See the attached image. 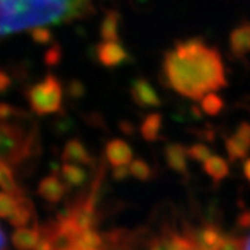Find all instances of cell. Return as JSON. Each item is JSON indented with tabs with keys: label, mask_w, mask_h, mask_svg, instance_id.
Masks as SVG:
<instances>
[{
	"label": "cell",
	"mask_w": 250,
	"mask_h": 250,
	"mask_svg": "<svg viewBox=\"0 0 250 250\" xmlns=\"http://www.w3.org/2000/svg\"><path fill=\"white\" fill-rule=\"evenodd\" d=\"M161 126H163L161 114H159V113H150V114L145 116V118L142 120L141 126H139V131H141V135H142V138L145 141L154 142L160 136Z\"/></svg>",
	"instance_id": "cell-19"
},
{
	"label": "cell",
	"mask_w": 250,
	"mask_h": 250,
	"mask_svg": "<svg viewBox=\"0 0 250 250\" xmlns=\"http://www.w3.org/2000/svg\"><path fill=\"white\" fill-rule=\"evenodd\" d=\"M236 227L239 229H250V208L242 211L236 218Z\"/></svg>",
	"instance_id": "cell-32"
},
{
	"label": "cell",
	"mask_w": 250,
	"mask_h": 250,
	"mask_svg": "<svg viewBox=\"0 0 250 250\" xmlns=\"http://www.w3.org/2000/svg\"><path fill=\"white\" fill-rule=\"evenodd\" d=\"M187 153L190 160L197 161V163H205L211 156L210 147L205 143H195V145L189 146L187 147Z\"/></svg>",
	"instance_id": "cell-24"
},
{
	"label": "cell",
	"mask_w": 250,
	"mask_h": 250,
	"mask_svg": "<svg viewBox=\"0 0 250 250\" xmlns=\"http://www.w3.org/2000/svg\"><path fill=\"white\" fill-rule=\"evenodd\" d=\"M62 60V49L59 45H53L45 54V62L47 65H56Z\"/></svg>",
	"instance_id": "cell-29"
},
{
	"label": "cell",
	"mask_w": 250,
	"mask_h": 250,
	"mask_svg": "<svg viewBox=\"0 0 250 250\" xmlns=\"http://www.w3.org/2000/svg\"><path fill=\"white\" fill-rule=\"evenodd\" d=\"M0 250H6V235L0 228Z\"/></svg>",
	"instance_id": "cell-37"
},
{
	"label": "cell",
	"mask_w": 250,
	"mask_h": 250,
	"mask_svg": "<svg viewBox=\"0 0 250 250\" xmlns=\"http://www.w3.org/2000/svg\"><path fill=\"white\" fill-rule=\"evenodd\" d=\"M39 238V223H35L32 228H16V231L11 235V243L17 250H34Z\"/></svg>",
	"instance_id": "cell-15"
},
{
	"label": "cell",
	"mask_w": 250,
	"mask_h": 250,
	"mask_svg": "<svg viewBox=\"0 0 250 250\" xmlns=\"http://www.w3.org/2000/svg\"><path fill=\"white\" fill-rule=\"evenodd\" d=\"M17 206V197L10 195L7 192H0V218H9L14 213Z\"/></svg>",
	"instance_id": "cell-23"
},
{
	"label": "cell",
	"mask_w": 250,
	"mask_h": 250,
	"mask_svg": "<svg viewBox=\"0 0 250 250\" xmlns=\"http://www.w3.org/2000/svg\"><path fill=\"white\" fill-rule=\"evenodd\" d=\"M164 157L167 166L177 174L184 177L188 175V153L187 147L181 143H170L164 149Z\"/></svg>",
	"instance_id": "cell-12"
},
{
	"label": "cell",
	"mask_w": 250,
	"mask_h": 250,
	"mask_svg": "<svg viewBox=\"0 0 250 250\" xmlns=\"http://www.w3.org/2000/svg\"><path fill=\"white\" fill-rule=\"evenodd\" d=\"M104 156L111 167L128 166L134 159V153H132L131 146L123 139H117V138L106 143Z\"/></svg>",
	"instance_id": "cell-10"
},
{
	"label": "cell",
	"mask_w": 250,
	"mask_h": 250,
	"mask_svg": "<svg viewBox=\"0 0 250 250\" xmlns=\"http://www.w3.org/2000/svg\"><path fill=\"white\" fill-rule=\"evenodd\" d=\"M120 22L121 14L117 10H108L100 25V38L103 41H120Z\"/></svg>",
	"instance_id": "cell-16"
},
{
	"label": "cell",
	"mask_w": 250,
	"mask_h": 250,
	"mask_svg": "<svg viewBox=\"0 0 250 250\" xmlns=\"http://www.w3.org/2000/svg\"><path fill=\"white\" fill-rule=\"evenodd\" d=\"M128 168H129V172L132 177L139 181H143V182L150 181L154 177V171L152 167L142 159H132Z\"/></svg>",
	"instance_id": "cell-21"
},
{
	"label": "cell",
	"mask_w": 250,
	"mask_h": 250,
	"mask_svg": "<svg viewBox=\"0 0 250 250\" xmlns=\"http://www.w3.org/2000/svg\"><path fill=\"white\" fill-rule=\"evenodd\" d=\"M243 174H245V178L250 182V159H246L243 163Z\"/></svg>",
	"instance_id": "cell-36"
},
{
	"label": "cell",
	"mask_w": 250,
	"mask_h": 250,
	"mask_svg": "<svg viewBox=\"0 0 250 250\" xmlns=\"http://www.w3.org/2000/svg\"><path fill=\"white\" fill-rule=\"evenodd\" d=\"M28 103L36 116H50L62 111V86L53 74H47L43 80L32 85L25 93Z\"/></svg>",
	"instance_id": "cell-4"
},
{
	"label": "cell",
	"mask_w": 250,
	"mask_h": 250,
	"mask_svg": "<svg viewBox=\"0 0 250 250\" xmlns=\"http://www.w3.org/2000/svg\"><path fill=\"white\" fill-rule=\"evenodd\" d=\"M187 235L200 250H217L223 239V229L215 224L205 223L196 229L187 232Z\"/></svg>",
	"instance_id": "cell-6"
},
{
	"label": "cell",
	"mask_w": 250,
	"mask_h": 250,
	"mask_svg": "<svg viewBox=\"0 0 250 250\" xmlns=\"http://www.w3.org/2000/svg\"><path fill=\"white\" fill-rule=\"evenodd\" d=\"M24 114V111L11 106L9 103H0V120H13Z\"/></svg>",
	"instance_id": "cell-28"
},
{
	"label": "cell",
	"mask_w": 250,
	"mask_h": 250,
	"mask_svg": "<svg viewBox=\"0 0 250 250\" xmlns=\"http://www.w3.org/2000/svg\"><path fill=\"white\" fill-rule=\"evenodd\" d=\"M11 86V77L6 71L0 70V95L6 93Z\"/></svg>",
	"instance_id": "cell-33"
},
{
	"label": "cell",
	"mask_w": 250,
	"mask_h": 250,
	"mask_svg": "<svg viewBox=\"0 0 250 250\" xmlns=\"http://www.w3.org/2000/svg\"><path fill=\"white\" fill-rule=\"evenodd\" d=\"M118 125H120V129H121L125 135H134L135 126L131 121H128V120H123V121H120V124Z\"/></svg>",
	"instance_id": "cell-35"
},
{
	"label": "cell",
	"mask_w": 250,
	"mask_h": 250,
	"mask_svg": "<svg viewBox=\"0 0 250 250\" xmlns=\"http://www.w3.org/2000/svg\"><path fill=\"white\" fill-rule=\"evenodd\" d=\"M206 174L213 179L214 184H220L229 174V166L225 159L220 156H210L205 161Z\"/></svg>",
	"instance_id": "cell-20"
},
{
	"label": "cell",
	"mask_w": 250,
	"mask_h": 250,
	"mask_svg": "<svg viewBox=\"0 0 250 250\" xmlns=\"http://www.w3.org/2000/svg\"><path fill=\"white\" fill-rule=\"evenodd\" d=\"M225 149L232 163L245 160L248 157L250 152V124L248 121H242L236 126L235 134L227 138Z\"/></svg>",
	"instance_id": "cell-5"
},
{
	"label": "cell",
	"mask_w": 250,
	"mask_h": 250,
	"mask_svg": "<svg viewBox=\"0 0 250 250\" xmlns=\"http://www.w3.org/2000/svg\"><path fill=\"white\" fill-rule=\"evenodd\" d=\"M147 249L149 250H171V231L167 229L164 232L154 236L153 239L147 242Z\"/></svg>",
	"instance_id": "cell-25"
},
{
	"label": "cell",
	"mask_w": 250,
	"mask_h": 250,
	"mask_svg": "<svg viewBox=\"0 0 250 250\" xmlns=\"http://www.w3.org/2000/svg\"><path fill=\"white\" fill-rule=\"evenodd\" d=\"M111 175H113V179H114V181L121 182V181L128 179V177L131 175V172H129V168H128L126 166H118V167H113Z\"/></svg>",
	"instance_id": "cell-30"
},
{
	"label": "cell",
	"mask_w": 250,
	"mask_h": 250,
	"mask_svg": "<svg viewBox=\"0 0 250 250\" xmlns=\"http://www.w3.org/2000/svg\"><path fill=\"white\" fill-rule=\"evenodd\" d=\"M67 190H68V187L62 182L59 174H56V172L41 179L38 189H36L38 195L42 199H45L50 205H57L59 202H62Z\"/></svg>",
	"instance_id": "cell-9"
},
{
	"label": "cell",
	"mask_w": 250,
	"mask_h": 250,
	"mask_svg": "<svg viewBox=\"0 0 250 250\" xmlns=\"http://www.w3.org/2000/svg\"><path fill=\"white\" fill-rule=\"evenodd\" d=\"M217 250H243V239L233 235L224 233Z\"/></svg>",
	"instance_id": "cell-27"
},
{
	"label": "cell",
	"mask_w": 250,
	"mask_h": 250,
	"mask_svg": "<svg viewBox=\"0 0 250 250\" xmlns=\"http://www.w3.org/2000/svg\"><path fill=\"white\" fill-rule=\"evenodd\" d=\"M163 74L171 89L192 100L227 86L221 54L197 38L177 42L166 52Z\"/></svg>",
	"instance_id": "cell-1"
},
{
	"label": "cell",
	"mask_w": 250,
	"mask_h": 250,
	"mask_svg": "<svg viewBox=\"0 0 250 250\" xmlns=\"http://www.w3.org/2000/svg\"><path fill=\"white\" fill-rule=\"evenodd\" d=\"M60 175L68 189L74 187H82L88 179L86 171L80 167L78 164H71V163L62 164L60 167Z\"/></svg>",
	"instance_id": "cell-17"
},
{
	"label": "cell",
	"mask_w": 250,
	"mask_h": 250,
	"mask_svg": "<svg viewBox=\"0 0 250 250\" xmlns=\"http://www.w3.org/2000/svg\"><path fill=\"white\" fill-rule=\"evenodd\" d=\"M29 32H31V36H32V41L35 43H39V45H47L53 39V32L47 27L34 28Z\"/></svg>",
	"instance_id": "cell-26"
},
{
	"label": "cell",
	"mask_w": 250,
	"mask_h": 250,
	"mask_svg": "<svg viewBox=\"0 0 250 250\" xmlns=\"http://www.w3.org/2000/svg\"><path fill=\"white\" fill-rule=\"evenodd\" d=\"M224 108V100L217 93H207L202 99V110L207 116H217Z\"/></svg>",
	"instance_id": "cell-22"
},
{
	"label": "cell",
	"mask_w": 250,
	"mask_h": 250,
	"mask_svg": "<svg viewBox=\"0 0 250 250\" xmlns=\"http://www.w3.org/2000/svg\"><path fill=\"white\" fill-rule=\"evenodd\" d=\"M92 0H0V38L89 14Z\"/></svg>",
	"instance_id": "cell-2"
},
{
	"label": "cell",
	"mask_w": 250,
	"mask_h": 250,
	"mask_svg": "<svg viewBox=\"0 0 250 250\" xmlns=\"http://www.w3.org/2000/svg\"><path fill=\"white\" fill-rule=\"evenodd\" d=\"M62 160L64 163H71V164H78V166H93L95 164L86 146L77 138L70 139L64 145Z\"/></svg>",
	"instance_id": "cell-11"
},
{
	"label": "cell",
	"mask_w": 250,
	"mask_h": 250,
	"mask_svg": "<svg viewBox=\"0 0 250 250\" xmlns=\"http://www.w3.org/2000/svg\"><path fill=\"white\" fill-rule=\"evenodd\" d=\"M243 250H250V235L246 239H243Z\"/></svg>",
	"instance_id": "cell-38"
},
{
	"label": "cell",
	"mask_w": 250,
	"mask_h": 250,
	"mask_svg": "<svg viewBox=\"0 0 250 250\" xmlns=\"http://www.w3.org/2000/svg\"><path fill=\"white\" fill-rule=\"evenodd\" d=\"M96 53L99 62L107 68L118 67L129 60V54L125 50L124 46L120 43V41H103L98 46Z\"/></svg>",
	"instance_id": "cell-8"
},
{
	"label": "cell",
	"mask_w": 250,
	"mask_h": 250,
	"mask_svg": "<svg viewBox=\"0 0 250 250\" xmlns=\"http://www.w3.org/2000/svg\"><path fill=\"white\" fill-rule=\"evenodd\" d=\"M229 47L235 57L245 59L250 54V22L236 27L229 35Z\"/></svg>",
	"instance_id": "cell-14"
},
{
	"label": "cell",
	"mask_w": 250,
	"mask_h": 250,
	"mask_svg": "<svg viewBox=\"0 0 250 250\" xmlns=\"http://www.w3.org/2000/svg\"><path fill=\"white\" fill-rule=\"evenodd\" d=\"M104 241L103 235H100L95 229H86L77 235L74 239L72 249L77 250H93V249H104Z\"/></svg>",
	"instance_id": "cell-18"
},
{
	"label": "cell",
	"mask_w": 250,
	"mask_h": 250,
	"mask_svg": "<svg viewBox=\"0 0 250 250\" xmlns=\"http://www.w3.org/2000/svg\"><path fill=\"white\" fill-rule=\"evenodd\" d=\"M131 98L136 106L143 108L160 107L161 99L153 85L145 78H136L131 83Z\"/></svg>",
	"instance_id": "cell-7"
},
{
	"label": "cell",
	"mask_w": 250,
	"mask_h": 250,
	"mask_svg": "<svg viewBox=\"0 0 250 250\" xmlns=\"http://www.w3.org/2000/svg\"><path fill=\"white\" fill-rule=\"evenodd\" d=\"M31 221H38L35 214V206L31 199L27 196L17 197V206L14 213L9 217L10 225L14 228H22L27 227V224Z\"/></svg>",
	"instance_id": "cell-13"
},
{
	"label": "cell",
	"mask_w": 250,
	"mask_h": 250,
	"mask_svg": "<svg viewBox=\"0 0 250 250\" xmlns=\"http://www.w3.org/2000/svg\"><path fill=\"white\" fill-rule=\"evenodd\" d=\"M71 250H77V249H71Z\"/></svg>",
	"instance_id": "cell-39"
},
{
	"label": "cell",
	"mask_w": 250,
	"mask_h": 250,
	"mask_svg": "<svg viewBox=\"0 0 250 250\" xmlns=\"http://www.w3.org/2000/svg\"><path fill=\"white\" fill-rule=\"evenodd\" d=\"M39 232H41V238H39V241L36 243L35 249L34 250H53L50 236L46 232H43V231H41V228H39Z\"/></svg>",
	"instance_id": "cell-31"
},
{
	"label": "cell",
	"mask_w": 250,
	"mask_h": 250,
	"mask_svg": "<svg viewBox=\"0 0 250 250\" xmlns=\"http://www.w3.org/2000/svg\"><path fill=\"white\" fill-rule=\"evenodd\" d=\"M85 92V88L81 82H77V81H72L71 83L68 85V93L72 98H78V96H82Z\"/></svg>",
	"instance_id": "cell-34"
},
{
	"label": "cell",
	"mask_w": 250,
	"mask_h": 250,
	"mask_svg": "<svg viewBox=\"0 0 250 250\" xmlns=\"http://www.w3.org/2000/svg\"><path fill=\"white\" fill-rule=\"evenodd\" d=\"M25 118L28 116L24 113L18 118L0 120V161L11 167H20L39 150L38 129L34 124H22Z\"/></svg>",
	"instance_id": "cell-3"
}]
</instances>
